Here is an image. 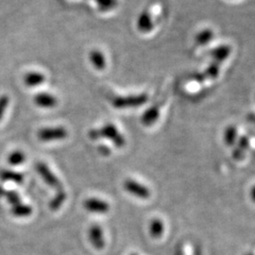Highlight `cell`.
<instances>
[{"label": "cell", "mask_w": 255, "mask_h": 255, "mask_svg": "<svg viewBox=\"0 0 255 255\" xmlns=\"http://www.w3.org/2000/svg\"><path fill=\"white\" fill-rule=\"evenodd\" d=\"M88 136L91 140H99L101 138L108 139L118 148H122L126 145L125 137L113 123H106L102 127L92 128L88 132Z\"/></svg>", "instance_id": "obj_1"}, {"label": "cell", "mask_w": 255, "mask_h": 255, "mask_svg": "<svg viewBox=\"0 0 255 255\" xmlns=\"http://www.w3.org/2000/svg\"><path fill=\"white\" fill-rule=\"evenodd\" d=\"M148 101V96L146 93L138 95H128L117 97L112 101V104L116 109L136 108L146 104Z\"/></svg>", "instance_id": "obj_2"}, {"label": "cell", "mask_w": 255, "mask_h": 255, "mask_svg": "<svg viewBox=\"0 0 255 255\" xmlns=\"http://www.w3.org/2000/svg\"><path fill=\"white\" fill-rule=\"evenodd\" d=\"M68 136L67 129L62 126L42 128L38 130L37 137L42 142L62 141Z\"/></svg>", "instance_id": "obj_3"}, {"label": "cell", "mask_w": 255, "mask_h": 255, "mask_svg": "<svg viewBox=\"0 0 255 255\" xmlns=\"http://www.w3.org/2000/svg\"><path fill=\"white\" fill-rule=\"evenodd\" d=\"M35 169L47 185L54 188L57 191L64 190L63 183L60 181V179L51 171V169L48 167L47 164L39 162L35 165Z\"/></svg>", "instance_id": "obj_4"}, {"label": "cell", "mask_w": 255, "mask_h": 255, "mask_svg": "<svg viewBox=\"0 0 255 255\" xmlns=\"http://www.w3.org/2000/svg\"><path fill=\"white\" fill-rule=\"evenodd\" d=\"M123 188L125 191L141 200H146L151 196V192L145 184L137 182L133 179H126L123 182Z\"/></svg>", "instance_id": "obj_5"}, {"label": "cell", "mask_w": 255, "mask_h": 255, "mask_svg": "<svg viewBox=\"0 0 255 255\" xmlns=\"http://www.w3.org/2000/svg\"><path fill=\"white\" fill-rule=\"evenodd\" d=\"M83 207L88 212L100 215L107 214L111 209V206L107 201L97 198H90L85 200L83 201Z\"/></svg>", "instance_id": "obj_6"}, {"label": "cell", "mask_w": 255, "mask_h": 255, "mask_svg": "<svg viewBox=\"0 0 255 255\" xmlns=\"http://www.w3.org/2000/svg\"><path fill=\"white\" fill-rule=\"evenodd\" d=\"M220 67L221 64L216 62H212L203 72L195 74L193 76V80L199 83L204 82L206 80H215L219 76Z\"/></svg>", "instance_id": "obj_7"}, {"label": "cell", "mask_w": 255, "mask_h": 255, "mask_svg": "<svg viewBox=\"0 0 255 255\" xmlns=\"http://www.w3.org/2000/svg\"><path fill=\"white\" fill-rule=\"evenodd\" d=\"M88 238L92 246L97 250H102L105 247V237L103 230L100 225L93 224L88 231Z\"/></svg>", "instance_id": "obj_8"}, {"label": "cell", "mask_w": 255, "mask_h": 255, "mask_svg": "<svg viewBox=\"0 0 255 255\" xmlns=\"http://www.w3.org/2000/svg\"><path fill=\"white\" fill-rule=\"evenodd\" d=\"M137 28L143 33H148L154 28V22L152 15L148 9L143 10L137 18Z\"/></svg>", "instance_id": "obj_9"}, {"label": "cell", "mask_w": 255, "mask_h": 255, "mask_svg": "<svg viewBox=\"0 0 255 255\" xmlns=\"http://www.w3.org/2000/svg\"><path fill=\"white\" fill-rule=\"evenodd\" d=\"M33 102L40 108L51 109L58 104V100L51 94H48L46 92H41L34 96Z\"/></svg>", "instance_id": "obj_10"}, {"label": "cell", "mask_w": 255, "mask_h": 255, "mask_svg": "<svg viewBox=\"0 0 255 255\" xmlns=\"http://www.w3.org/2000/svg\"><path fill=\"white\" fill-rule=\"evenodd\" d=\"M160 107L161 106L159 104H155L145 111V113L141 117V122L144 126L150 127L156 123V121L160 117V110H161Z\"/></svg>", "instance_id": "obj_11"}, {"label": "cell", "mask_w": 255, "mask_h": 255, "mask_svg": "<svg viewBox=\"0 0 255 255\" xmlns=\"http://www.w3.org/2000/svg\"><path fill=\"white\" fill-rule=\"evenodd\" d=\"M232 53V47L228 45H221V46L215 47L210 51V56L213 59V62L222 64L225 62L230 55Z\"/></svg>", "instance_id": "obj_12"}, {"label": "cell", "mask_w": 255, "mask_h": 255, "mask_svg": "<svg viewBox=\"0 0 255 255\" xmlns=\"http://www.w3.org/2000/svg\"><path fill=\"white\" fill-rule=\"evenodd\" d=\"M237 146L233 150V158L237 161H241L245 158L247 149H249L250 146V138L247 135L240 137V139L237 141Z\"/></svg>", "instance_id": "obj_13"}, {"label": "cell", "mask_w": 255, "mask_h": 255, "mask_svg": "<svg viewBox=\"0 0 255 255\" xmlns=\"http://www.w3.org/2000/svg\"><path fill=\"white\" fill-rule=\"evenodd\" d=\"M89 59L90 62L93 64V66L98 69V70H103L106 67L107 61L105 55L101 52L99 49H94L92 50L89 54Z\"/></svg>", "instance_id": "obj_14"}, {"label": "cell", "mask_w": 255, "mask_h": 255, "mask_svg": "<svg viewBox=\"0 0 255 255\" xmlns=\"http://www.w3.org/2000/svg\"><path fill=\"white\" fill-rule=\"evenodd\" d=\"M46 82V76L41 72H29L24 77V83L27 87H37Z\"/></svg>", "instance_id": "obj_15"}, {"label": "cell", "mask_w": 255, "mask_h": 255, "mask_svg": "<svg viewBox=\"0 0 255 255\" xmlns=\"http://www.w3.org/2000/svg\"><path fill=\"white\" fill-rule=\"evenodd\" d=\"M148 232H149V235L154 239L162 237L164 232V224L163 220L158 218L151 219L148 226Z\"/></svg>", "instance_id": "obj_16"}, {"label": "cell", "mask_w": 255, "mask_h": 255, "mask_svg": "<svg viewBox=\"0 0 255 255\" xmlns=\"http://www.w3.org/2000/svg\"><path fill=\"white\" fill-rule=\"evenodd\" d=\"M0 180L3 182H13L21 184L24 182V175L13 170H0Z\"/></svg>", "instance_id": "obj_17"}, {"label": "cell", "mask_w": 255, "mask_h": 255, "mask_svg": "<svg viewBox=\"0 0 255 255\" xmlns=\"http://www.w3.org/2000/svg\"><path fill=\"white\" fill-rule=\"evenodd\" d=\"M32 211L33 210L30 205L20 202L16 205L11 206L10 213L12 214V216H14L16 218H27L32 214Z\"/></svg>", "instance_id": "obj_18"}, {"label": "cell", "mask_w": 255, "mask_h": 255, "mask_svg": "<svg viewBox=\"0 0 255 255\" xmlns=\"http://www.w3.org/2000/svg\"><path fill=\"white\" fill-rule=\"evenodd\" d=\"M224 143L228 146H235L237 141V128L236 126H228L223 133Z\"/></svg>", "instance_id": "obj_19"}, {"label": "cell", "mask_w": 255, "mask_h": 255, "mask_svg": "<svg viewBox=\"0 0 255 255\" xmlns=\"http://www.w3.org/2000/svg\"><path fill=\"white\" fill-rule=\"evenodd\" d=\"M215 36L214 30L211 28H204L196 35V42L199 46H205L209 44Z\"/></svg>", "instance_id": "obj_20"}, {"label": "cell", "mask_w": 255, "mask_h": 255, "mask_svg": "<svg viewBox=\"0 0 255 255\" xmlns=\"http://www.w3.org/2000/svg\"><path fill=\"white\" fill-rule=\"evenodd\" d=\"M67 194L64 190L57 191V194L53 197V199L49 202V208L52 211H57L62 207L64 201H66Z\"/></svg>", "instance_id": "obj_21"}, {"label": "cell", "mask_w": 255, "mask_h": 255, "mask_svg": "<svg viewBox=\"0 0 255 255\" xmlns=\"http://www.w3.org/2000/svg\"><path fill=\"white\" fill-rule=\"evenodd\" d=\"M25 161H26V155L21 150H14L8 156V163L13 166L24 164Z\"/></svg>", "instance_id": "obj_22"}, {"label": "cell", "mask_w": 255, "mask_h": 255, "mask_svg": "<svg viewBox=\"0 0 255 255\" xmlns=\"http://www.w3.org/2000/svg\"><path fill=\"white\" fill-rule=\"evenodd\" d=\"M101 11H109L119 6V0H95Z\"/></svg>", "instance_id": "obj_23"}, {"label": "cell", "mask_w": 255, "mask_h": 255, "mask_svg": "<svg viewBox=\"0 0 255 255\" xmlns=\"http://www.w3.org/2000/svg\"><path fill=\"white\" fill-rule=\"evenodd\" d=\"M4 197L6 198V200L11 206L16 205L21 202V198H20L18 193L14 190H9V191L6 190Z\"/></svg>", "instance_id": "obj_24"}, {"label": "cell", "mask_w": 255, "mask_h": 255, "mask_svg": "<svg viewBox=\"0 0 255 255\" xmlns=\"http://www.w3.org/2000/svg\"><path fill=\"white\" fill-rule=\"evenodd\" d=\"M9 104V98L7 95L0 96V121L3 119Z\"/></svg>", "instance_id": "obj_25"}, {"label": "cell", "mask_w": 255, "mask_h": 255, "mask_svg": "<svg viewBox=\"0 0 255 255\" xmlns=\"http://www.w3.org/2000/svg\"><path fill=\"white\" fill-rule=\"evenodd\" d=\"M98 149H99V152H100L101 155H103V156H109V155L111 154V149H110V147L105 146V145H100Z\"/></svg>", "instance_id": "obj_26"}, {"label": "cell", "mask_w": 255, "mask_h": 255, "mask_svg": "<svg viewBox=\"0 0 255 255\" xmlns=\"http://www.w3.org/2000/svg\"><path fill=\"white\" fill-rule=\"evenodd\" d=\"M5 192H6V190H5L3 187H1V186H0V197H4Z\"/></svg>", "instance_id": "obj_27"}, {"label": "cell", "mask_w": 255, "mask_h": 255, "mask_svg": "<svg viewBox=\"0 0 255 255\" xmlns=\"http://www.w3.org/2000/svg\"><path fill=\"white\" fill-rule=\"evenodd\" d=\"M130 255H139L138 254H136V253H133V254H131Z\"/></svg>", "instance_id": "obj_28"}, {"label": "cell", "mask_w": 255, "mask_h": 255, "mask_svg": "<svg viewBox=\"0 0 255 255\" xmlns=\"http://www.w3.org/2000/svg\"><path fill=\"white\" fill-rule=\"evenodd\" d=\"M246 255H254V254H247Z\"/></svg>", "instance_id": "obj_29"}]
</instances>
